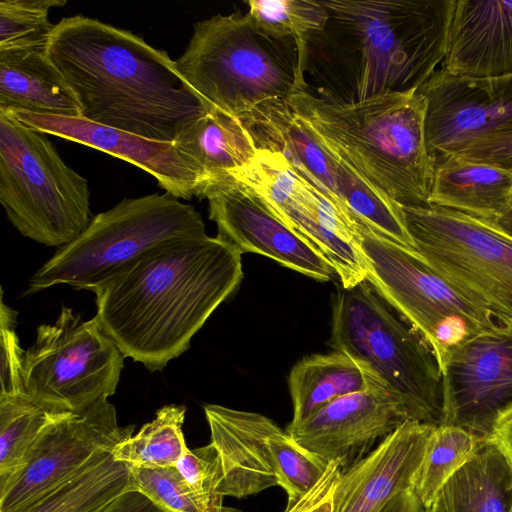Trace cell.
Here are the masks:
<instances>
[{
    "instance_id": "cell-22",
    "label": "cell",
    "mask_w": 512,
    "mask_h": 512,
    "mask_svg": "<svg viewBox=\"0 0 512 512\" xmlns=\"http://www.w3.org/2000/svg\"><path fill=\"white\" fill-rule=\"evenodd\" d=\"M194 173V196L208 197L256 157V147L240 118L213 108L183 131L173 142Z\"/></svg>"
},
{
    "instance_id": "cell-40",
    "label": "cell",
    "mask_w": 512,
    "mask_h": 512,
    "mask_svg": "<svg viewBox=\"0 0 512 512\" xmlns=\"http://www.w3.org/2000/svg\"><path fill=\"white\" fill-rule=\"evenodd\" d=\"M423 509L418 497L412 489L394 497L382 512H421Z\"/></svg>"
},
{
    "instance_id": "cell-17",
    "label": "cell",
    "mask_w": 512,
    "mask_h": 512,
    "mask_svg": "<svg viewBox=\"0 0 512 512\" xmlns=\"http://www.w3.org/2000/svg\"><path fill=\"white\" fill-rule=\"evenodd\" d=\"M409 420L400 401L383 385L339 397L306 421L286 427L302 447L342 472L376 442Z\"/></svg>"
},
{
    "instance_id": "cell-5",
    "label": "cell",
    "mask_w": 512,
    "mask_h": 512,
    "mask_svg": "<svg viewBox=\"0 0 512 512\" xmlns=\"http://www.w3.org/2000/svg\"><path fill=\"white\" fill-rule=\"evenodd\" d=\"M175 62L212 108L236 118L306 89L296 42L266 35L240 12L197 22Z\"/></svg>"
},
{
    "instance_id": "cell-24",
    "label": "cell",
    "mask_w": 512,
    "mask_h": 512,
    "mask_svg": "<svg viewBox=\"0 0 512 512\" xmlns=\"http://www.w3.org/2000/svg\"><path fill=\"white\" fill-rule=\"evenodd\" d=\"M512 173L499 167L446 155L435 159L428 204L490 221L506 208Z\"/></svg>"
},
{
    "instance_id": "cell-41",
    "label": "cell",
    "mask_w": 512,
    "mask_h": 512,
    "mask_svg": "<svg viewBox=\"0 0 512 512\" xmlns=\"http://www.w3.org/2000/svg\"><path fill=\"white\" fill-rule=\"evenodd\" d=\"M485 222L498 232L512 239V194L504 211L495 219Z\"/></svg>"
},
{
    "instance_id": "cell-25",
    "label": "cell",
    "mask_w": 512,
    "mask_h": 512,
    "mask_svg": "<svg viewBox=\"0 0 512 512\" xmlns=\"http://www.w3.org/2000/svg\"><path fill=\"white\" fill-rule=\"evenodd\" d=\"M436 512H512V467L489 438L446 482Z\"/></svg>"
},
{
    "instance_id": "cell-1",
    "label": "cell",
    "mask_w": 512,
    "mask_h": 512,
    "mask_svg": "<svg viewBox=\"0 0 512 512\" xmlns=\"http://www.w3.org/2000/svg\"><path fill=\"white\" fill-rule=\"evenodd\" d=\"M241 254L218 235L159 246L92 290L96 315L125 357L161 370L238 289Z\"/></svg>"
},
{
    "instance_id": "cell-38",
    "label": "cell",
    "mask_w": 512,
    "mask_h": 512,
    "mask_svg": "<svg viewBox=\"0 0 512 512\" xmlns=\"http://www.w3.org/2000/svg\"><path fill=\"white\" fill-rule=\"evenodd\" d=\"M101 512H167L144 493L131 488L118 496Z\"/></svg>"
},
{
    "instance_id": "cell-36",
    "label": "cell",
    "mask_w": 512,
    "mask_h": 512,
    "mask_svg": "<svg viewBox=\"0 0 512 512\" xmlns=\"http://www.w3.org/2000/svg\"><path fill=\"white\" fill-rule=\"evenodd\" d=\"M0 304V397L23 393L22 366L24 353L16 333L17 312L4 303L1 288Z\"/></svg>"
},
{
    "instance_id": "cell-4",
    "label": "cell",
    "mask_w": 512,
    "mask_h": 512,
    "mask_svg": "<svg viewBox=\"0 0 512 512\" xmlns=\"http://www.w3.org/2000/svg\"><path fill=\"white\" fill-rule=\"evenodd\" d=\"M287 102L324 146L375 188L400 205L428 204L435 161L426 145L421 94L342 102L303 89Z\"/></svg>"
},
{
    "instance_id": "cell-28",
    "label": "cell",
    "mask_w": 512,
    "mask_h": 512,
    "mask_svg": "<svg viewBox=\"0 0 512 512\" xmlns=\"http://www.w3.org/2000/svg\"><path fill=\"white\" fill-rule=\"evenodd\" d=\"M58 414L25 394L0 397V494L22 472L40 434Z\"/></svg>"
},
{
    "instance_id": "cell-42",
    "label": "cell",
    "mask_w": 512,
    "mask_h": 512,
    "mask_svg": "<svg viewBox=\"0 0 512 512\" xmlns=\"http://www.w3.org/2000/svg\"><path fill=\"white\" fill-rule=\"evenodd\" d=\"M211 512H241L240 510H237L235 508L231 507H224L223 505L221 507L216 508L215 510Z\"/></svg>"
},
{
    "instance_id": "cell-11",
    "label": "cell",
    "mask_w": 512,
    "mask_h": 512,
    "mask_svg": "<svg viewBox=\"0 0 512 512\" xmlns=\"http://www.w3.org/2000/svg\"><path fill=\"white\" fill-rule=\"evenodd\" d=\"M416 251L469 299L512 318V239L485 221L436 205H401Z\"/></svg>"
},
{
    "instance_id": "cell-14",
    "label": "cell",
    "mask_w": 512,
    "mask_h": 512,
    "mask_svg": "<svg viewBox=\"0 0 512 512\" xmlns=\"http://www.w3.org/2000/svg\"><path fill=\"white\" fill-rule=\"evenodd\" d=\"M108 399L80 412L60 413L44 428L22 472L0 494V512H23L130 438Z\"/></svg>"
},
{
    "instance_id": "cell-12",
    "label": "cell",
    "mask_w": 512,
    "mask_h": 512,
    "mask_svg": "<svg viewBox=\"0 0 512 512\" xmlns=\"http://www.w3.org/2000/svg\"><path fill=\"white\" fill-rule=\"evenodd\" d=\"M217 452L220 497L257 494L273 486L294 504L323 475L329 463L302 447L270 418L218 404L203 406Z\"/></svg>"
},
{
    "instance_id": "cell-9",
    "label": "cell",
    "mask_w": 512,
    "mask_h": 512,
    "mask_svg": "<svg viewBox=\"0 0 512 512\" xmlns=\"http://www.w3.org/2000/svg\"><path fill=\"white\" fill-rule=\"evenodd\" d=\"M367 281L423 337L440 370L449 353L493 327L500 315L475 303L431 269L420 254L359 222Z\"/></svg>"
},
{
    "instance_id": "cell-6",
    "label": "cell",
    "mask_w": 512,
    "mask_h": 512,
    "mask_svg": "<svg viewBox=\"0 0 512 512\" xmlns=\"http://www.w3.org/2000/svg\"><path fill=\"white\" fill-rule=\"evenodd\" d=\"M331 332L334 351L369 368L409 420L443 424L442 374L433 350L369 281L338 289Z\"/></svg>"
},
{
    "instance_id": "cell-20",
    "label": "cell",
    "mask_w": 512,
    "mask_h": 512,
    "mask_svg": "<svg viewBox=\"0 0 512 512\" xmlns=\"http://www.w3.org/2000/svg\"><path fill=\"white\" fill-rule=\"evenodd\" d=\"M445 71L473 79L512 75V1L456 0Z\"/></svg>"
},
{
    "instance_id": "cell-7",
    "label": "cell",
    "mask_w": 512,
    "mask_h": 512,
    "mask_svg": "<svg viewBox=\"0 0 512 512\" xmlns=\"http://www.w3.org/2000/svg\"><path fill=\"white\" fill-rule=\"evenodd\" d=\"M200 213L171 194L125 198L94 216L86 230L31 277L28 293L58 284L93 290L164 244L206 237Z\"/></svg>"
},
{
    "instance_id": "cell-34",
    "label": "cell",
    "mask_w": 512,
    "mask_h": 512,
    "mask_svg": "<svg viewBox=\"0 0 512 512\" xmlns=\"http://www.w3.org/2000/svg\"><path fill=\"white\" fill-rule=\"evenodd\" d=\"M446 155H456L512 173V116L458 141L439 157Z\"/></svg>"
},
{
    "instance_id": "cell-23",
    "label": "cell",
    "mask_w": 512,
    "mask_h": 512,
    "mask_svg": "<svg viewBox=\"0 0 512 512\" xmlns=\"http://www.w3.org/2000/svg\"><path fill=\"white\" fill-rule=\"evenodd\" d=\"M0 111L80 118L78 101L46 50L0 51Z\"/></svg>"
},
{
    "instance_id": "cell-10",
    "label": "cell",
    "mask_w": 512,
    "mask_h": 512,
    "mask_svg": "<svg viewBox=\"0 0 512 512\" xmlns=\"http://www.w3.org/2000/svg\"><path fill=\"white\" fill-rule=\"evenodd\" d=\"M124 358L97 315L84 321L63 306L24 353L23 393L58 413L83 411L115 393Z\"/></svg>"
},
{
    "instance_id": "cell-30",
    "label": "cell",
    "mask_w": 512,
    "mask_h": 512,
    "mask_svg": "<svg viewBox=\"0 0 512 512\" xmlns=\"http://www.w3.org/2000/svg\"><path fill=\"white\" fill-rule=\"evenodd\" d=\"M483 439L456 425L434 428L415 478L413 491L430 508L446 482L469 460Z\"/></svg>"
},
{
    "instance_id": "cell-39",
    "label": "cell",
    "mask_w": 512,
    "mask_h": 512,
    "mask_svg": "<svg viewBox=\"0 0 512 512\" xmlns=\"http://www.w3.org/2000/svg\"><path fill=\"white\" fill-rule=\"evenodd\" d=\"M489 439L512 467V404L496 418Z\"/></svg>"
},
{
    "instance_id": "cell-35",
    "label": "cell",
    "mask_w": 512,
    "mask_h": 512,
    "mask_svg": "<svg viewBox=\"0 0 512 512\" xmlns=\"http://www.w3.org/2000/svg\"><path fill=\"white\" fill-rule=\"evenodd\" d=\"M176 468L205 512L222 506L223 498L216 493L220 481V466L216 449L211 443L194 450L188 449L177 462Z\"/></svg>"
},
{
    "instance_id": "cell-16",
    "label": "cell",
    "mask_w": 512,
    "mask_h": 512,
    "mask_svg": "<svg viewBox=\"0 0 512 512\" xmlns=\"http://www.w3.org/2000/svg\"><path fill=\"white\" fill-rule=\"evenodd\" d=\"M207 200L209 218L216 223L218 236L241 253L266 256L322 282L337 275L327 258L284 222L249 185L233 178Z\"/></svg>"
},
{
    "instance_id": "cell-33",
    "label": "cell",
    "mask_w": 512,
    "mask_h": 512,
    "mask_svg": "<svg viewBox=\"0 0 512 512\" xmlns=\"http://www.w3.org/2000/svg\"><path fill=\"white\" fill-rule=\"evenodd\" d=\"M134 488L167 512H205L176 466H128Z\"/></svg>"
},
{
    "instance_id": "cell-18",
    "label": "cell",
    "mask_w": 512,
    "mask_h": 512,
    "mask_svg": "<svg viewBox=\"0 0 512 512\" xmlns=\"http://www.w3.org/2000/svg\"><path fill=\"white\" fill-rule=\"evenodd\" d=\"M435 427L407 420L342 472L333 512H382L398 494L413 489Z\"/></svg>"
},
{
    "instance_id": "cell-29",
    "label": "cell",
    "mask_w": 512,
    "mask_h": 512,
    "mask_svg": "<svg viewBox=\"0 0 512 512\" xmlns=\"http://www.w3.org/2000/svg\"><path fill=\"white\" fill-rule=\"evenodd\" d=\"M185 413L184 405L158 409L153 420L112 450L113 458L127 466H176L189 449L182 430Z\"/></svg>"
},
{
    "instance_id": "cell-43",
    "label": "cell",
    "mask_w": 512,
    "mask_h": 512,
    "mask_svg": "<svg viewBox=\"0 0 512 512\" xmlns=\"http://www.w3.org/2000/svg\"><path fill=\"white\" fill-rule=\"evenodd\" d=\"M421 512H436L433 507L423 508Z\"/></svg>"
},
{
    "instance_id": "cell-15",
    "label": "cell",
    "mask_w": 512,
    "mask_h": 512,
    "mask_svg": "<svg viewBox=\"0 0 512 512\" xmlns=\"http://www.w3.org/2000/svg\"><path fill=\"white\" fill-rule=\"evenodd\" d=\"M442 374L443 424L489 438L498 415L512 404V318L456 346Z\"/></svg>"
},
{
    "instance_id": "cell-26",
    "label": "cell",
    "mask_w": 512,
    "mask_h": 512,
    "mask_svg": "<svg viewBox=\"0 0 512 512\" xmlns=\"http://www.w3.org/2000/svg\"><path fill=\"white\" fill-rule=\"evenodd\" d=\"M377 384L383 385L369 368L345 353L305 357L289 374L293 418L288 425H298L333 400Z\"/></svg>"
},
{
    "instance_id": "cell-37",
    "label": "cell",
    "mask_w": 512,
    "mask_h": 512,
    "mask_svg": "<svg viewBox=\"0 0 512 512\" xmlns=\"http://www.w3.org/2000/svg\"><path fill=\"white\" fill-rule=\"evenodd\" d=\"M342 474L339 464L329 462L319 480L284 512H333L334 492Z\"/></svg>"
},
{
    "instance_id": "cell-2",
    "label": "cell",
    "mask_w": 512,
    "mask_h": 512,
    "mask_svg": "<svg viewBox=\"0 0 512 512\" xmlns=\"http://www.w3.org/2000/svg\"><path fill=\"white\" fill-rule=\"evenodd\" d=\"M321 2L328 20L299 53L316 97L354 102L417 92L446 56L456 0Z\"/></svg>"
},
{
    "instance_id": "cell-27",
    "label": "cell",
    "mask_w": 512,
    "mask_h": 512,
    "mask_svg": "<svg viewBox=\"0 0 512 512\" xmlns=\"http://www.w3.org/2000/svg\"><path fill=\"white\" fill-rule=\"evenodd\" d=\"M131 488L128 466L109 452L23 512H101Z\"/></svg>"
},
{
    "instance_id": "cell-13",
    "label": "cell",
    "mask_w": 512,
    "mask_h": 512,
    "mask_svg": "<svg viewBox=\"0 0 512 512\" xmlns=\"http://www.w3.org/2000/svg\"><path fill=\"white\" fill-rule=\"evenodd\" d=\"M257 191L291 228L332 264L341 286L367 280L359 246V221L297 173L277 152L258 149L254 160L232 175Z\"/></svg>"
},
{
    "instance_id": "cell-21",
    "label": "cell",
    "mask_w": 512,
    "mask_h": 512,
    "mask_svg": "<svg viewBox=\"0 0 512 512\" xmlns=\"http://www.w3.org/2000/svg\"><path fill=\"white\" fill-rule=\"evenodd\" d=\"M240 119L258 149L280 153L300 176L346 211L338 200L345 163L317 139L287 99L268 102Z\"/></svg>"
},
{
    "instance_id": "cell-19",
    "label": "cell",
    "mask_w": 512,
    "mask_h": 512,
    "mask_svg": "<svg viewBox=\"0 0 512 512\" xmlns=\"http://www.w3.org/2000/svg\"><path fill=\"white\" fill-rule=\"evenodd\" d=\"M22 124L111 154L148 172L175 198L194 196L196 177L173 142L149 140L83 118L3 111Z\"/></svg>"
},
{
    "instance_id": "cell-31",
    "label": "cell",
    "mask_w": 512,
    "mask_h": 512,
    "mask_svg": "<svg viewBox=\"0 0 512 512\" xmlns=\"http://www.w3.org/2000/svg\"><path fill=\"white\" fill-rule=\"evenodd\" d=\"M246 13L266 35L293 39L300 52L306 37L326 24L329 14L321 0H249Z\"/></svg>"
},
{
    "instance_id": "cell-3",
    "label": "cell",
    "mask_w": 512,
    "mask_h": 512,
    "mask_svg": "<svg viewBox=\"0 0 512 512\" xmlns=\"http://www.w3.org/2000/svg\"><path fill=\"white\" fill-rule=\"evenodd\" d=\"M46 53L73 91L85 120L174 142L213 109L165 51L97 19H61Z\"/></svg>"
},
{
    "instance_id": "cell-8",
    "label": "cell",
    "mask_w": 512,
    "mask_h": 512,
    "mask_svg": "<svg viewBox=\"0 0 512 512\" xmlns=\"http://www.w3.org/2000/svg\"><path fill=\"white\" fill-rule=\"evenodd\" d=\"M47 135L0 111V202L24 237L62 247L88 227L90 193Z\"/></svg>"
},
{
    "instance_id": "cell-32",
    "label": "cell",
    "mask_w": 512,
    "mask_h": 512,
    "mask_svg": "<svg viewBox=\"0 0 512 512\" xmlns=\"http://www.w3.org/2000/svg\"><path fill=\"white\" fill-rule=\"evenodd\" d=\"M66 0H2L0 2V51L46 50L56 24L49 11Z\"/></svg>"
}]
</instances>
